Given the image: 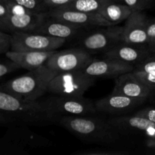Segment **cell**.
Returning <instances> with one entry per match:
<instances>
[{"instance_id":"1","label":"cell","mask_w":155,"mask_h":155,"mask_svg":"<svg viewBox=\"0 0 155 155\" xmlns=\"http://www.w3.org/2000/svg\"><path fill=\"white\" fill-rule=\"evenodd\" d=\"M58 115L52 113L44 100H24L0 92V120L9 127H42L56 124Z\"/></svg>"},{"instance_id":"2","label":"cell","mask_w":155,"mask_h":155,"mask_svg":"<svg viewBox=\"0 0 155 155\" xmlns=\"http://www.w3.org/2000/svg\"><path fill=\"white\" fill-rule=\"evenodd\" d=\"M56 124L81 140L99 145H110L119 140L121 134L108 119L98 117L58 116Z\"/></svg>"},{"instance_id":"3","label":"cell","mask_w":155,"mask_h":155,"mask_svg":"<svg viewBox=\"0 0 155 155\" xmlns=\"http://www.w3.org/2000/svg\"><path fill=\"white\" fill-rule=\"evenodd\" d=\"M58 74L45 65L13 79L1 86V90L24 100H38L48 91L50 82Z\"/></svg>"},{"instance_id":"4","label":"cell","mask_w":155,"mask_h":155,"mask_svg":"<svg viewBox=\"0 0 155 155\" xmlns=\"http://www.w3.org/2000/svg\"><path fill=\"white\" fill-rule=\"evenodd\" d=\"M50 145L48 139L31 131L28 127H11L0 141V149L6 154L27 153Z\"/></svg>"},{"instance_id":"5","label":"cell","mask_w":155,"mask_h":155,"mask_svg":"<svg viewBox=\"0 0 155 155\" xmlns=\"http://www.w3.org/2000/svg\"><path fill=\"white\" fill-rule=\"evenodd\" d=\"M123 30L117 26L91 27L77 38V45L90 54L106 52L123 42Z\"/></svg>"},{"instance_id":"6","label":"cell","mask_w":155,"mask_h":155,"mask_svg":"<svg viewBox=\"0 0 155 155\" xmlns=\"http://www.w3.org/2000/svg\"><path fill=\"white\" fill-rule=\"evenodd\" d=\"M94 83L95 77L83 71L60 73L50 82L48 92L62 96H83Z\"/></svg>"},{"instance_id":"7","label":"cell","mask_w":155,"mask_h":155,"mask_svg":"<svg viewBox=\"0 0 155 155\" xmlns=\"http://www.w3.org/2000/svg\"><path fill=\"white\" fill-rule=\"evenodd\" d=\"M66 39L33 32L12 33V48L15 51H54L66 42Z\"/></svg>"},{"instance_id":"8","label":"cell","mask_w":155,"mask_h":155,"mask_svg":"<svg viewBox=\"0 0 155 155\" xmlns=\"http://www.w3.org/2000/svg\"><path fill=\"white\" fill-rule=\"evenodd\" d=\"M44 101L51 112L58 116H88L98 111L95 102L83 96L54 95Z\"/></svg>"},{"instance_id":"9","label":"cell","mask_w":155,"mask_h":155,"mask_svg":"<svg viewBox=\"0 0 155 155\" xmlns=\"http://www.w3.org/2000/svg\"><path fill=\"white\" fill-rule=\"evenodd\" d=\"M92 60L91 54L80 47L57 51L45 63V66L58 74L83 71Z\"/></svg>"},{"instance_id":"10","label":"cell","mask_w":155,"mask_h":155,"mask_svg":"<svg viewBox=\"0 0 155 155\" xmlns=\"http://www.w3.org/2000/svg\"><path fill=\"white\" fill-rule=\"evenodd\" d=\"M135 65L117 59L104 57L102 59H92L83 70L84 73L95 78H114L126 73L133 72Z\"/></svg>"},{"instance_id":"11","label":"cell","mask_w":155,"mask_h":155,"mask_svg":"<svg viewBox=\"0 0 155 155\" xmlns=\"http://www.w3.org/2000/svg\"><path fill=\"white\" fill-rule=\"evenodd\" d=\"M46 15L51 18L62 20L71 24L86 28L114 26L98 13H86L71 9L55 8L49 9L46 12Z\"/></svg>"},{"instance_id":"12","label":"cell","mask_w":155,"mask_h":155,"mask_svg":"<svg viewBox=\"0 0 155 155\" xmlns=\"http://www.w3.org/2000/svg\"><path fill=\"white\" fill-rule=\"evenodd\" d=\"M146 98H132L120 94H111L95 102L97 110L114 115H122L137 108L146 101Z\"/></svg>"},{"instance_id":"13","label":"cell","mask_w":155,"mask_h":155,"mask_svg":"<svg viewBox=\"0 0 155 155\" xmlns=\"http://www.w3.org/2000/svg\"><path fill=\"white\" fill-rule=\"evenodd\" d=\"M87 29L89 28L71 24L47 15L46 18L33 32L70 40L77 39Z\"/></svg>"},{"instance_id":"14","label":"cell","mask_w":155,"mask_h":155,"mask_svg":"<svg viewBox=\"0 0 155 155\" xmlns=\"http://www.w3.org/2000/svg\"><path fill=\"white\" fill-rule=\"evenodd\" d=\"M110 124L122 133H140L147 138L155 139V123L142 117L133 116L115 117L108 119Z\"/></svg>"},{"instance_id":"15","label":"cell","mask_w":155,"mask_h":155,"mask_svg":"<svg viewBox=\"0 0 155 155\" xmlns=\"http://www.w3.org/2000/svg\"><path fill=\"white\" fill-rule=\"evenodd\" d=\"M112 92L132 98H148L154 91L134 73L129 72L121 74L115 79V86Z\"/></svg>"},{"instance_id":"16","label":"cell","mask_w":155,"mask_h":155,"mask_svg":"<svg viewBox=\"0 0 155 155\" xmlns=\"http://www.w3.org/2000/svg\"><path fill=\"white\" fill-rule=\"evenodd\" d=\"M152 54L148 45H136L121 42L104 52V57L117 59L136 66Z\"/></svg>"},{"instance_id":"17","label":"cell","mask_w":155,"mask_h":155,"mask_svg":"<svg viewBox=\"0 0 155 155\" xmlns=\"http://www.w3.org/2000/svg\"><path fill=\"white\" fill-rule=\"evenodd\" d=\"M123 30V42L147 45L149 41L146 30L147 18L142 12H134L126 20Z\"/></svg>"},{"instance_id":"18","label":"cell","mask_w":155,"mask_h":155,"mask_svg":"<svg viewBox=\"0 0 155 155\" xmlns=\"http://www.w3.org/2000/svg\"><path fill=\"white\" fill-rule=\"evenodd\" d=\"M46 17V12L9 15L5 21L0 23V30L12 34L16 32H33Z\"/></svg>"},{"instance_id":"19","label":"cell","mask_w":155,"mask_h":155,"mask_svg":"<svg viewBox=\"0 0 155 155\" xmlns=\"http://www.w3.org/2000/svg\"><path fill=\"white\" fill-rule=\"evenodd\" d=\"M57 51L56 50L32 51H15L11 50L6 53L5 56L17 62L22 68L32 71L45 65L47 61Z\"/></svg>"},{"instance_id":"20","label":"cell","mask_w":155,"mask_h":155,"mask_svg":"<svg viewBox=\"0 0 155 155\" xmlns=\"http://www.w3.org/2000/svg\"><path fill=\"white\" fill-rule=\"evenodd\" d=\"M132 13L133 11L130 7L124 3L117 2H108L98 12L114 26L126 21Z\"/></svg>"},{"instance_id":"21","label":"cell","mask_w":155,"mask_h":155,"mask_svg":"<svg viewBox=\"0 0 155 155\" xmlns=\"http://www.w3.org/2000/svg\"><path fill=\"white\" fill-rule=\"evenodd\" d=\"M107 0H74L66 5L61 6V8L71 9L86 13H98Z\"/></svg>"},{"instance_id":"22","label":"cell","mask_w":155,"mask_h":155,"mask_svg":"<svg viewBox=\"0 0 155 155\" xmlns=\"http://www.w3.org/2000/svg\"><path fill=\"white\" fill-rule=\"evenodd\" d=\"M35 13H45L48 11L41 0H12Z\"/></svg>"},{"instance_id":"23","label":"cell","mask_w":155,"mask_h":155,"mask_svg":"<svg viewBox=\"0 0 155 155\" xmlns=\"http://www.w3.org/2000/svg\"><path fill=\"white\" fill-rule=\"evenodd\" d=\"M133 72L147 73V74L155 73V53H153L140 63L136 64Z\"/></svg>"},{"instance_id":"24","label":"cell","mask_w":155,"mask_h":155,"mask_svg":"<svg viewBox=\"0 0 155 155\" xmlns=\"http://www.w3.org/2000/svg\"><path fill=\"white\" fill-rule=\"evenodd\" d=\"M123 3L130 8L133 12H143L152 6L154 0H121Z\"/></svg>"},{"instance_id":"25","label":"cell","mask_w":155,"mask_h":155,"mask_svg":"<svg viewBox=\"0 0 155 155\" xmlns=\"http://www.w3.org/2000/svg\"><path fill=\"white\" fill-rule=\"evenodd\" d=\"M8 10L9 15H21L26 14H38L29 10L27 8L12 1V0H5Z\"/></svg>"},{"instance_id":"26","label":"cell","mask_w":155,"mask_h":155,"mask_svg":"<svg viewBox=\"0 0 155 155\" xmlns=\"http://www.w3.org/2000/svg\"><path fill=\"white\" fill-rule=\"evenodd\" d=\"M20 68H22L21 65L18 64L15 61L8 58V60L3 61L0 64V77H5L7 74L14 72Z\"/></svg>"},{"instance_id":"27","label":"cell","mask_w":155,"mask_h":155,"mask_svg":"<svg viewBox=\"0 0 155 155\" xmlns=\"http://www.w3.org/2000/svg\"><path fill=\"white\" fill-rule=\"evenodd\" d=\"M12 34L0 31V54H6L12 48Z\"/></svg>"},{"instance_id":"28","label":"cell","mask_w":155,"mask_h":155,"mask_svg":"<svg viewBox=\"0 0 155 155\" xmlns=\"http://www.w3.org/2000/svg\"><path fill=\"white\" fill-rule=\"evenodd\" d=\"M74 154L79 155H120L125 154L126 152L115 151V150L113 149H94L77 151V152L74 153Z\"/></svg>"},{"instance_id":"29","label":"cell","mask_w":155,"mask_h":155,"mask_svg":"<svg viewBox=\"0 0 155 155\" xmlns=\"http://www.w3.org/2000/svg\"><path fill=\"white\" fill-rule=\"evenodd\" d=\"M143 83L148 85L153 91H155V73L147 74V73L133 72Z\"/></svg>"},{"instance_id":"30","label":"cell","mask_w":155,"mask_h":155,"mask_svg":"<svg viewBox=\"0 0 155 155\" xmlns=\"http://www.w3.org/2000/svg\"><path fill=\"white\" fill-rule=\"evenodd\" d=\"M135 115L147 118L149 120L155 123V106H151V107H148L142 109V110L136 112Z\"/></svg>"},{"instance_id":"31","label":"cell","mask_w":155,"mask_h":155,"mask_svg":"<svg viewBox=\"0 0 155 155\" xmlns=\"http://www.w3.org/2000/svg\"><path fill=\"white\" fill-rule=\"evenodd\" d=\"M73 1L74 0H42L43 4L48 10L51 8H55L66 5Z\"/></svg>"},{"instance_id":"32","label":"cell","mask_w":155,"mask_h":155,"mask_svg":"<svg viewBox=\"0 0 155 155\" xmlns=\"http://www.w3.org/2000/svg\"><path fill=\"white\" fill-rule=\"evenodd\" d=\"M146 30L149 40L155 38V19H147Z\"/></svg>"},{"instance_id":"33","label":"cell","mask_w":155,"mask_h":155,"mask_svg":"<svg viewBox=\"0 0 155 155\" xmlns=\"http://www.w3.org/2000/svg\"><path fill=\"white\" fill-rule=\"evenodd\" d=\"M148 46L149 47V48L151 49V51H152L153 53H155V38H153V39H151L148 42Z\"/></svg>"},{"instance_id":"34","label":"cell","mask_w":155,"mask_h":155,"mask_svg":"<svg viewBox=\"0 0 155 155\" xmlns=\"http://www.w3.org/2000/svg\"><path fill=\"white\" fill-rule=\"evenodd\" d=\"M107 1H110V2H122L121 0H107Z\"/></svg>"},{"instance_id":"35","label":"cell","mask_w":155,"mask_h":155,"mask_svg":"<svg viewBox=\"0 0 155 155\" xmlns=\"http://www.w3.org/2000/svg\"><path fill=\"white\" fill-rule=\"evenodd\" d=\"M41 1H42V0H41Z\"/></svg>"}]
</instances>
